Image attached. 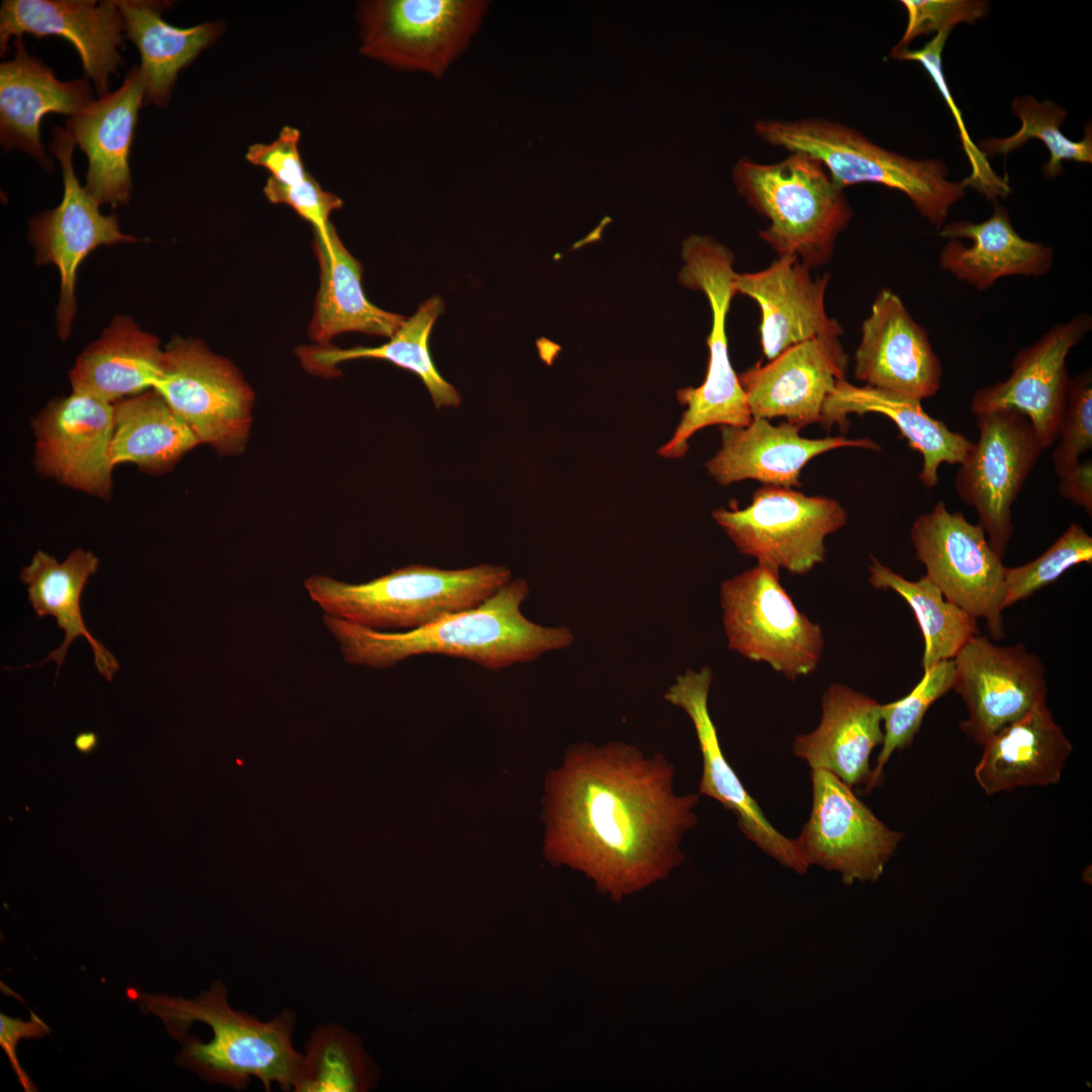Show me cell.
I'll return each instance as SVG.
<instances>
[{
    "label": "cell",
    "mask_w": 1092,
    "mask_h": 1092,
    "mask_svg": "<svg viewBox=\"0 0 1092 1092\" xmlns=\"http://www.w3.org/2000/svg\"><path fill=\"white\" fill-rule=\"evenodd\" d=\"M660 753L609 742L571 746L546 777L544 851L584 873L614 901L665 879L698 821V794L677 795Z\"/></svg>",
    "instance_id": "cell-1"
},
{
    "label": "cell",
    "mask_w": 1092,
    "mask_h": 1092,
    "mask_svg": "<svg viewBox=\"0 0 1092 1092\" xmlns=\"http://www.w3.org/2000/svg\"><path fill=\"white\" fill-rule=\"evenodd\" d=\"M529 594L524 578H513L476 608L404 632L377 631L325 614L324 623L352 665L384 669L417 655L438 654L496 671L567 648L574 640L569 628L542 626L522 613Z\"/></svg>",
    "instance_id": "cell-2"
},
{
    "label": "cell",
    "mask_w": 1092,
    "mask_h": 1092,
    "mask_svg": "<svg viewBox=\"0 0 1092 1092\" xmlns=\"http://www.w3.org/2000/svg\"><path fill=\"white\" fill-rule=\"evenodd\" d=\"M133 998L182 1042L178 1064L207 1082L242 1090L257 1079L267 1091L272 1085L292 1091L302 1058L292 1043V1010L268 1021L236 1011L221 981L195 999L149 994Z\"/></svg>",
    "instance_id": "cell-3"
},
{
    "label": "cell",
    "mask_w": 1092,
    "mask_h": 1092,
    "mask_svg": "<svg viewBox=\"0 0 1092 1092\" xmlns=\"http://www.w3.org/2000/svg\"><path fill=\"white\" fill-rule=\"evenodd\" d=\"M512 579L503 565L413 564L361 583L315 574L303 585L325 615L377 631H411L478 607Z\"/></svg>",
    "instance_id": "cell-4"
},
{
    "label": "cell",
    "mask_w": 1092,
    "mask_h": 1092,
    "mask_svg": "<svg viewBox=\"0 0 1092 1092\" xmlns=\"http://www.w3.org/2000/svg\"><path fill=\"white\" fill-rule=\"evenodd\" d=\"M732 177L738 193L769 221L759 236L779 257L797 256L809 268L830 260L853 212L820 161L803 152L772 164L743 157Z\"/></svg>",
    "instance_id": "cell-5"
},
{
    "label": "cell",
    "mask_w": 1092,
    "mask_h": 1092,
    "mask_svg": "<svg viewBox=\"0 0 1092 1092\" xmlns=\"http://www.w3.org/2000/svg\"><path fill=\"white\" fill-rule=\"evenodd\" d=\"M754 133L763 143L816 158L841 188L881 184L903 192L918 212L940 229L950 207L965 196L963 181L947 179L940 160H915L886 150L853 127L822 117L761 118Z\"/></svg>",
    "instance_id": "cell-6"
},
{
    "label": "cell",
    "mask_w": 1092,
    "mask_h": 1092,
    "mask_svg": "<svg viewBox=\"0 0 1092 1092\" xmlns=\"http://www.w3.org/2000/svg\"><path fill=\"white\" fill-rule=\"evenodd\" d=\"M681 256L685 265L679 281L705 293L712 310V328L707 339L706 378L698 387L678 390L677 399L687 410L672 437L658 450L669 459L682 457L691 437L703 428L744 427L752 421L745 392L730 361L725 330L730 302L736 294L733 254L710 237L692 235L684 241Z\"/></svg>",
    "instance_id": "cell-7"
},
{
    "label": "cell",
    "mask_w": 1092,
    "mask_h": 1092,
    "mask_svg": "<svg viewBox=\"0 0 1092 1092\" xmlns=\"http://www.w3.org/2000/svg\"><path fill=\"white\" fill-rule=\"evenodd\" d=\"M720 604L731 650L767 663L790 680L817 668L822 629L798 610L781 583L779 568L757 563L724 580Z\"/></svg>",
    "instance_id": "cell-8"
},
{
    "label": "cell",
    "mask_w": 1092,
    "mask_h": 1092,
    "mask_svg": "<svg viewBox=\"0 0 1092 1092\" xmlns=\"http://www.w3.org/2000/svg\"><path fill=\"white\" fill-rule=\"evenodd\" d=\"M483 0H374L359 5L361 53L400 71L442 77L476 35Z\"/></svg>",
    "instance_id": "cell-9"
},
{
    "label": "cell",
    "mask_w": 1092,
    "mask_h": 1092,
    "mask_svg": "<svg viewBox=\"0 0 1092 1092\" xmlns=\"http://www.w3.org/2000/svg\"><path fill=\"white\" fill-rule=\"evenodd\" d=\"M712 516L741 553L793 574H806L822 563L825 538L847 521L846 511L833 498L769 485L756 489L747 507L720 508Z\"/></svg>",
    "instance_id": "cell-10"
},
{
    "label": "cell",
    "mask_w": 1092,
    "mask_h": 1092,
    "mask_svg": "<svg viewBox=\"0 0 1092 1092\" xmlns=\"http://www.w3.org/2000/svg\"><path fill=\"white\" fill-rule=\"evenodd\" d=\"M156 390L200 444L218 453L241 452L247 442L253 394L231 362L198 340L173 338L164 348Z\"/></svg>",
    "instance_id": "cell-11"
},
{
    "label": "cell",
    "mask_w": 1092,
    "mask_h": 1092,
    "mask_svg": "<svg viewBox=\"0 0 1092 1092\" xmlns=\"http://www.w3.org/2000/svg\"><path fill=\"white\" fill-rule=\"evenodd\" d=\"M910 538L925 576L947 601L984 619L993 639H1001L1005 565L984 529L939 500L914 521Z\"/></svg>",
    "instance_id": "cell-12"
},
{
    "label": "cell",
    "mask_w": 1092,
    "mask_h": 1092,
    "mask_svg": "<svg viewBox=\"0 0 1092 1092\" xmlns=\"http://www.w3.org/2000/svg\"><path fill=\"white\" fill-rule=\"evenodd\" d=\"M75 142L65 127L55 125L49 150L62 169L64 194L61 203L30 218L28 241L37 265H54L60 273V295L56 309L58 336L67 340L77 311L76 282L79 267L100 246L134 243L139 239L123 234L116 213L105 215L100 204L75 175Z\"/></svg>",
    "instance_id": "cell-13"
},
{
    "label": "cell",
    "mask_w": 1092,
    "mask_h": 1092,
    "mask_svg": "<svg viewBox=\"0 0 1092 1092\" xmlns=\"http://www.w3.org/2000/svg\"><path fill=\"white\" fill-rule=\"evenodd\" d=\"M979 440L960 464L956 491L1003 559L1014 532L1011 509L1043 450L1029 420L1014 410L978 414Z\"/></svg>",
    "instance_id": "cell-14"
},
{
    "label": "cell",
    "mask_w": 1092,
    "mask_h": 1092,
    "mask_svg": "<svg viewBox=\"0 0 1092 1092\" xmlns=\"http://www.w3.org/2000/svg\"><path fill=\"white\" fill-rule=\"evenodd\" d=\"M812 807L795 839L810 866L839 873L844 884L876 881L904 835L880 820L835 775L814 769Z\"/></svg>",
    "instance_id": "cell-15"
},
{
    "label": "cell",
    "mask_w": 1092,
    "mask_h": 1092,
    "mask_svg": "<svg viewBox=\"0 0 1092 1092\" xmlns=\"http://www.w3.org/2000/svg\"><path fill=\"white\" fill-rule=\"evenodd\" d=\"M952 689L964 701L961 730L983 745L1005 726L1046 701L1045 667L1023 644L999 646L980 634L956 655Z\"/></svg>",
    "instance_id": "cell-16"
},
{
    "label": "cell",
    "mask_w": 1092,
    "mask_h": 1092,
    "mask_svg": "<svg viewBox=\"0 0 1092 1092\" xmlns=\"http://www.w3.org/2000/svg\"><path fill=\"white\" fill-rule=\"evenodd\" d=\"M35 469L61 484L108 500L113 403L74 392L56 397L32 421Z\"/></svg>",
    "instance_id": "cell-17"
},
{
    "label": "cell",
    "mask_w": 1092,
    "mask_h": 1092,
    "mask_svg": "<svg viewBox=\"0 0 1092 1092\" xmlns=\"http://www.w3.org/2000/svg\"><path fill=\"white\" fill-rule=\"evenodd\" d=\"M713 673L709 666L698 671L688 669L676 676L664 694L665 701L682 709L693 723L703 759L699 794L718 801L731 811L740 831L761 851L785 868L803 875L809 866L796 840L788 838L770 824L722 751L708 708Z\"/></svg>",
    "instance_id": "cell-18"
},
{
    "label": "cell",
    "mask_w": 1092,
    "mask_h": 1092,
    "mask_svg": "<svg viewBox=\"0 0 1092 1092\" xmlns=\"http://www.w3.org/2000/svg\"><path fill=\"white\" fill-rule=\"evenodd\" d=\"M1092 320L1078 313L1059 324L1032 346L1022 349L1012 362L1011 375L1002 382L979 389L973 396L975 415L996 410H1014L1027 417L1042 449L1059 436L1069 375L1066 359L1070 350L1091 330Z\"/></svg>",
    "instance_id": "cell-19"
},
{
    "label": "cell",
    "mask_w": 1092,
    "mask_h": 1092,
    "mask_svg": "<svg viewBox=\"0 0 1092 1092\" xmlns=\"http://www.w3.org/2000/svg\"><path fill=\"white\" fill-rule=\"evenodd\" d=\"M848 357L837 337H817L792 346L764 365L738 375L752 419L787 418L799 429L822 423L823 407Z\"/></svg>",
    "instance_id": "cell-20"
},
{
    "label": "cell",
    "mask_w": 1092,
    "mask_h": 1092,
    "mask_svg": "<svg viewBox=\"0 0 1092 1092\" xmlns=\"http://www.w3.org/2000/svg\"><path fill=\"white\" fill-rule=\"evenodd\" d=\"M123 19L116 0H4L0 7V55L11 37L61 36L78 52L85 77L108 93L109 78L122 64Z\"/></svg>",
    "instance_id": "cell-21"
},
{
    "label": "cell",
    "mask_w": 1092,
    "mask_h": 1092,
    "mask_svg": "<svg viewBox=\"0 0 1092 1092\" xmlns=\"http://www.w3.org/2000/svg\"><path fill=\"white\" fill-rule=\"evenodd\" d=\"M854 376L867 385L923 399L941 384L942 366L927 331L890 289L877 294L861 325Z\"/></svg>",
    "instance_id": "cell-22"
},
{
    "label": "cell",
    "mask_w": 1092,
    "mask_h": 1092,
    "mask_svg": "<svg viewBox=\"0 0 1092 1092\" xmlns=\"http://www.w3.org/2000/svg\"><path fill=\"white\" fill-rule=\"evenodd\" d=\"M810 269L797 256H783L761 271L735 276V292L760 309V345L768 361L801 342L843 333L825 309L829 274L812 277Z\"/></svg>",
    "instance_id": "cell-23"
},
{
    "label": "cell",
    "mask_w": 1092,
    "mask_h": 1092,
    "mask_svg": "<svg viewBox=\"0 0 1092 1092\" xmlns=\"http://www.w3.org/2000/svg\"><path fill=\"white\" fill-rule=\"evenodd\" d=\"M13 59L0 65V144L18 149L44 170L54 162L40 141V120L50 112L75 116L92 101L89 79L59 80L41 60L28 54L22 36L13 39Z\"/></svg>",
    "instance_id": "cell-24"
},
{
    "label": "cell",
    "mask_w": 1092,
    "mask_h": 1092,
    "mask_svg": "<svg viewBox=\"0 0 1092 1092\" xmlns=\"http://www.w3.org/2000/svg\"><path fill=\"white\" fill-rule=\"evenodd\" d=\"M143 102L142 73L133 65L117 90L65 120V128L88 160L85 188L100 205L115 208L130 199L128 159Z\"/></svg>",
    "instance_id": "cell-25"
},
{
    "label": "cell",
    "mask_w": 1092,
    "mask_h": 1092,
    "mask_svg": "<svg viewBox=\"0 0 1092 1092\" xmlns=\"http://www.w3.org/2000/svg\"><path fill=\"white\" fill-rule=\"evenodd\" d=\"M720 431L721 448L706 468L721 485L755 479L764 485L792 488L800 486L803 468L820 454L842 447L879 449L869 438H804L789 422L775 426L765 419H752L744 427L722 426Z\"/></svg>",
    "instance_id": "cell-26"
},
{
    "label": "cell",
    "mask_w": 1092,
    "mask_h": 1092,
    "mask_svg": "<svg viewBox=\"0 0 1092 1092\" xmlns=\"http://www.w3.org/2000/svg\"><path fill=\"white\" fill-rule=\"evenodd\" d=\"M882 704L841 684L822 697V717L810 733L793 741V753L811 770H827L847 785H869L871 754L884 740Z\"/></svg>",
    "instance_id": "cell-27"
},
{
    "label": "cell",
    "mask_w": 1092,
    "mask_h": 1092,
    "mask_svg": "<svg viewBox=\"0 0 1092 1092\" xmlns=\"http://www.w3.org/2000/svg\"><path fill=\"white\" fill-rule=\"evenodd\" d=\"M982 746L974 776L988 796L1058 784L1073 750L1046 701L1035 704Z\"/></svg>",
    "instance_id": "cell-28"
},
{
    "label": "cell",
    "mask_w": 1092,
    "mask_h": 1092,
    "mask_svg": "<svg viewBox=\"0 0 1092 1092\" xmlns=\"http://www.w3.org/2000/svg\"><path fill=\"white\" fill-rule=\"evenodd\" d=\"M939 236L948 240L939 255L940 266L979 290L1005 276L1043 275L1054 261L1050 247L1018 235L1000 204L988 219L952 221L942 226Z\"/></svg>",
    "instance_id": "cell-29"
},
{
    "label": "cell",
    "mask_w": 1092,
    "mask_h": 1092,
    "mask_svg": "<svg viewBox=\"0 0 1092 1092\" xmlns=\"http://www.w3.org/2000/svg\"><path fill=\"white\" fill-rule=\"evenodd\" d=\"M867 413L889 418L909 446L921 453L923 465L918 478L929 488L937 484V471L942 463L961 464L974 447L964 435L931 418L920 399L870 385L856 386L845 378L838 380L827 397L821 424L828 429L838 424L843 430L849 414Z\"/></svg>",
    "instance_id": "cell-30"
},
{
    "label": "cell",
    "mask_w": 1092,
    "mask_h": 1092,
    "mask_svg": "<svg viewBox=\"0 0 1092 1092\" xmlns=\"http://www.w3.org/2000/svg\"><path fill=\"white\" fill-rule=\"evenodd\" d=\"M163 360L159 338L117 314L77 357L69 372L72 391L114 403L153 389Z\"/></svg>",
    "instance_id": "cell-31"
},
{
    "label": "cell",
    "mask_w": 1092,
    "mask_h": 1092,
    "mask_svg": "<svg viewBox=\"0 0 1092 1092\" xmlns=\"http://www.w3.org/2000/svg\"><path fill=\"white\" fill-rule=\"evenodd\" d=\"M99 567V559L91 551L73 550L63 562L38 550L31 562L20 571L21 581L27 585L28 602L39 617L53 616L59 628L65 631L63 643L38 664L50 660L57 663V675L64 663L73 640L83 636L89 642L94 664L108 681L112 680L119 665L104 645L95 639L85 626L80 609V598L89 576Z\"/></svg>",
    "instance_id": "cell-32"
},
{
    "label": "cell",
    "mask_w": 1092,
    "mask_h": 1092,
    "mask_svg": "<svg viewBox=\"0 0 1092 1092\" xmlns=\"http://www.w3.org/2000/svg\"><path fill=\"white\" fill-rule=\"evenodd\" d=\"M125 37L138 48L145 103L165 107L179 72L221 33V22L177 27L162 18L168 2L116 0Z\"/></svg>",
    "instance_id": "cell-33"
},
{
    "label": "cell",
    "mask_w": 1092,
    "mask_h": 1092,
    "mask_svg": "<svg viewBox=\"0 0 1092 1092\" xmlns=\"http://www.w3.org/2000/svg\"><path fill=\"white\" fill-rule=\"evenodd\" d=\"M333 249L315 240L321 268L320 289L309 326V335L321 346L341 333L361 332L391 338L404 316L383 310L365 296L361 264L348 252L336 231Z\"/></svg>",
    "instance_id": "cell-34"
},
{
    "label": "cell",
    "mask_w": 1092,
    "mask_h": 1092,
    "mask_svg": "<svg viewBox=\"0 0 1092 1092\" xmlns=\"http://www.w3.org/2000/svg\"><path fill=\"white\" fill-rule=\"evenodd\" d=\"M198 444L187 424L154 389L113 403L109 454L114 467L132 463L147 473L163 474Z\"/></svg>",
    "instance_id": "cell-35"
},
{
    "label": "cell",
    "mask_w": 1092,
    "mask_h": 1092,
    "mask_svg": "<svg viewBox=\"0 0 1092 1092\" xmlns=\"http://www.w3.org/2000/svg\"><path fill=\"white\" fill-rule=\"evenodd\" d=\"M444 310L440 296H433L422 303L418 310L405 318L389 342L379 347H355L339 349L327 346L305 347L298 350V357L310 372L320 375L336 374L342 362L376 358L389 361L416 373L425 383L437 406H457L461 401L458 391L438 372L429 351V338L438 316Z\"/></svg>",
    "instance_id": "cell-36"
},
{
    "label": "cell",
    "mask_w": 1092,
    "mask_h": 1092,
    "mask_svg": "<svg viewBox=\"0 0 1092 1092\" xmlns=\"http://www.w3.org/2000/svg\"><path fill=\"white\" fill-rule=\"evenodd\" d=\"M868 568L869 582L875 588L894 590L912 609L924 640L923 670L953 659L972 638L980 634L977 619L947 601L925 575L916 581L909 580L875 557Z\"/></svg>",
    "instance_id": "cell-37"
},
{
    "label": "cell",
    "mask_w": 1092,
    "mask_h": 1092,
    "mask_svg": "<svg viewBox=\"0 0 1092 1092\" xmlns=\"http://www.w3.org/2000/svg\"><path fill=\"white\" fill-rule=\"evenodd\" d=\"M378 1070L360 1038L338 1023L320 1024L302 1053L294 1092H364Z\"/></svg>",
    "instance_id": "cell-38"
},
{
    "label": "cell",
    "mask_w": 1092,
    "mask_h": 1092,
    "mask_svg": "<svg viewBox=\"0 0 1092 1092\" xmlns=\"http://www.w3.org/2000/svg\"><path fill=\"white\" fill-rule=\"evenodd\" d=\"M1011 108L1021 120L1019 130L1007 138L982 141L979 149L985 155L1002 154L1006 157L1030 139H1038L1051 154L1043 167L1044 174L1049 177H1056L1064 171L1063 161L1092 162L1090 124L1085 127L1084 138L1074 142L1060 129L1067 111L1056 103L1050 100L1038 102L1033 96H1026L1014 99Z\"/></svg>",
    "instance_id": "cell-39"
},
{
    "label": "cell",
    "mask_w": 1092,
    "mask_h": 1092,
    "mask_svg": "<svg viewBox=\"0 0 1092 1092\" xmlns=\"http://www.w3.org/2000/svg\"><path fill=\"white\" fill-rule=\"evenodd\" d=\"M953 659L943 660L923 670V675L905 697L882 704L884 740L877 763L866 792H871L882 780L883 771L893 753L911 746L930 706L952 689Z\"/></svg>",
    "instance_id": "cell-40"
},
{
    "label": "cell",
    "mask_w": 1092,
    "mask_h": 1092,
    "mask_svg": "<svg viewBox=\"0 0 1092 1092\" xmlns=\"http://www.w3.org/2000/svg\"><path fill=\"white\" fill-rule=\"evenodd\" d=\"M1081 563H1092V537L1074 523L1034 560L1020 566H1005L1002 611L1026 600Z\"/></svg>",
    "instance_id": "cell-41"
},
{
    "label": "cell",
    "mask_w": 1092,
    "mask_h": 1092,
    "mask_svg": "<svg viewBox=\"0 0 1092 1092\" xmlns=\"http://www.w3.org/2000/svg\"><path fill=\"white\" fill-rule=\"evenodd\" d=\"M950 31L938 32L925 46L919 50H910L908 47L895 46L891 57L896 60L913 61L919 63L936 85L941 96L944 98L953 119L960 130V138L971 164L972 173L963 182L968 187H973L982 193L987 199L996 201L1000 197H1006L1011 192L1006 179L999 177L991 168L986 155L972 142L961 111L957 107L952 95L947 87L942 70V51Z\"/></svg>",
    "instance_id": "cell-42"
},
{
    "label": "cell",
    "mask_w": 1092,
    "mask_h": 1092,
    "mask_svg": "<svg viewBox=\"0 0 1092 1092\" xmlns=\"http://www.w3.org/2000/svg\"><path fill=\"white\" fill-rule=\"evenodd\" d=\"M1058 439L1053 460L1055 471L1062 477L1072 470L1080 462V457L1092 447L1091 369L1069 380Z\"/></svg>",
    "instance_id": "cell-43"
},
{
    "label": "cell",
    "mask_w": 1092,
    "mask_h": 1092,
    "mask_svg": "<svg viewBox=\"0 0 1092 1092\" xmlns=\"http://www.w3.org/2000/svg\"><path fill=\"white\" fill-rule=\"evenodd\" d=\"M264 193L271 202L288 204L311 223L315 240L329 252L332 251V235L335 229L330 222V214L342 206V200L338 196L323 190L309 173L303 180L292 185L281 184L271 177L264 187Z\"/></svg>",
    "instance_id": "cell-44"
},
{
    "label": "cell",
    "mask_w": 1092,
    "mask_h": 1092,
    "mask_svg": "<svg viewBox=\"0 0 1092 1092\" xmlns=\"http://www.w3.org/2000/svg\"><path fill=\"white\" fill-rule=\"evenodd\" d=\"M908 21L897 47H908L917 36L930 32L951 31L959 23H975L988 11V3L979 0H903Z\"/></svg>",
    "instance_id": "cell-45"
},
{
    "label": "cell",
    "mask_w": 1092,
    "mask_h": 1092,
    "mask_svg": "<svg viewBox=\"0 0 1092 1092\" xmlns=\"http://www.w3.org/2000/svg\"><path fill=\"white\" fill-rule=\"evenodd\" d=\"M299 138L297 128L284 126L272 143L252 145L246 158L250 163L266 168L277 182L284 185L295 184L308 174L301 162Z\"/></svg>",
    "instance_id": "cell-46"
},
{
    "label": "cell",
    "mask_w": 1092,
    "mask_h": 1092,
    "mask_svg": "<svg viewBox=\"0 0 1092 1092\" xmlns=\"http://www.w3.org/2000/svg\"><path fill=\"white\" fill-rule=\"evenodd\" d=\"M28 1021L0 1014V1044L24 1091H35V1086L20 1067L16 1056L17 1042L21 1038H40L50 1033V1027L32 1011Z\"/></svg>",
    "instance_id": "cell-47"
},
{
    "label": "cell",
    "mask_w": 1092,
    "mask_h": 1092,
    "mask_svg": "<svg viewBox=\"0 0 1092 1092\" xmlns=\"http://www.w3.org/2000/svg\"><path fill=\"white\" fill-rule=\"evenodd\" d=\"M1059 493L1062 497L1081 507L1092 515V461L1079 462L1072 470L1060 477Z\"/></svg>",
    "instance_id": "cell-48"
},
{
    "label": "cell",
    "mask_w": 1092,
    "mask_h": 1092,
    "mask_svg": "<svg viewBox=\"0 0 1092 1092\" xmlns=\"http://www.w3.org/2000/svg\"><path fill=\"white\" fill-rule=\"evenodd\" d=\"M97 744V736L93 732L80 733L75 738V745L82 752L91 751Z\"/></svg>",
    "instance_id": "cell-49"
}]
</instances>
